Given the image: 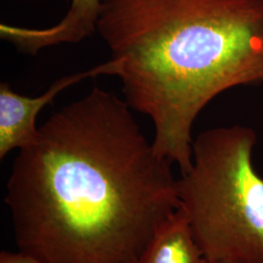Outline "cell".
<instances>
[{
	"mask_svg": "<svg viewBox=\"0 0 263 263\" xmlns=\"http://www.w3.org/2000/svg\"><path fill=\"white\" fill-rule=\"evenodd\" d=\"M169 160L125 100L94 87L52 114L7 182L20 251L41 263H132L180 208Z\"/></svg>",
	"mask_w": 263,
	"mask_h": 263,
	"instance_id": "cell-1",
	"label": "cell"
},
{
	"mask_svg": "<svg viewBox=\"0 0 263 263\" xmlns=\"http://www.w3.org/2000/svg\"><path fill=\"white\" fill-rule=\"evenodd\" d=\"M97 32L155 152L185 175L192 129L218 95L263 82V0H103Z\"/></svg>",
	"mask_w": 263,
	"mask_h": 263,
	"instance_id": "cell-2",
	"label": "cell"
},
{
	"mask_svg": "<svg viewBox=\"0 0 263 263\" xmlns=\"http://www.w3.org/2000/svg\"><path fill=\"white\" fill-rule=\"evenodd\" d=\"M257 136L242 125L209 129L178 179L180 207L209 261L263 263V178L253 164Z\"/></svg>",
	"mask_w": 263,
	"mask_h": 263,
	"instance_id": "cell-3",
	"label": "cell"
},
{
	"mask_svg": "<svg viewBox=\"0 0 263 263\" xmlns=\"http://www.w3.org/2000/svg\"><path fill=\"white\" fill-rule=\"evenodd\" d=\"M120 62L110 59L103 65L81 72L63 76L38 97H27L15 92L6 82L0 84V159L14 149H23L36 140L38 114L66 88L87 78L118 76Z\"/></svg>",
	"mask_w": 263,
	"mask_h": 263,
	"instance_id": "cell-4",
	"label": "cell"
},
{
	"mask_svg": "<svg viewBox=\"0 0 263 263\" xmlns=\"http://www.w3.org/2000/svg\"><path fill=\"white\" fill-rule=\"evenodd\" d=\"M103 0H71L66 17L53 27L43 28L0 25V37L20 52L35 55L42 49L76 44L97 32Z\"/></svg>",
	"mask_w": 263,
	"mask_h": 263,
	"instance_id": "cell-5",
	"label": "cell"
},
{
	"mask_svg": "<svg viewBox=\"0 0 263 263\" xmlns=\"http://www.w3.org/2000/svg\"><path fill=\"white\" fill-rule=\"evenodd\" d=\"M182 208L160 226L142 254L132 263H209Z\"/></svg>",
	"mask_w": 263,
	"mask_h": 263,
	"instance_id": "cell-6",
	"label": "cell"
},
{
	"mask_svg": "<svg viewBox=\"0 0 263 263\" xmlns=\"http://www.w3.org/2000/svg\"><path fill=\"white\" fill-rule=\"evenodd\" d=\"M0 263H41L30 254L23 253H10L3 251L0 254Z\"/></svg>",
	"mask_w": 263,
	"mask_h": 263,
	"instance_id": "cell-7",
	"label": "cell"
},
{
	"mask_svg": "<svg viewBox=\"0 0 263 263\" xmlns=\"http://www.w3.org/2000/svg\"><path fill=\"white\" fill-rule=\"evenodd\" d=\"M209 263H231V262H223V261H215V262H211V261H210V262Z\"/></svg>",
	"mask_w": 263,
	"mask_h": 263,
	"instance_id": "cell-8",
	"label": "cell"
}]
</instances>
